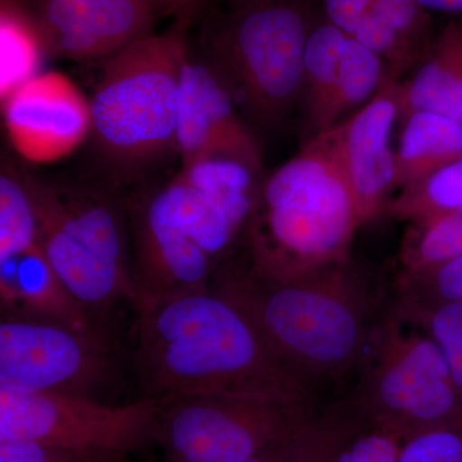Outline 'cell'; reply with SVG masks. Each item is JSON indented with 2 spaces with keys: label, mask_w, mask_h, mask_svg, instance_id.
Here are the masks:
<instances>
[{
  "label": "cell",
  "mask_w": 462,
  "mask_h": 462,
  "mask_svg": "<svg viewBox=\"0 0 462 462\" xmlns=\"http://www.w3.org/2000/svg\"><path fill=\"white\" fill-rule=\"evenodd\" d=\"M312 20L302 0H247L224 23L208 60L239 111L282 123L302 97Z\"/></svg>",
  "instance_id": "6"
},
{
  "label": "cell",
  "mask_w": 462,
  "mask_h": 462,
  "mask_svg": "<svg viewBox=\"0 0 462 462\" xmlns=\"http://www.w3.org/2000/svg\"><path fill=\"white\" fill-rule=\"evenodd\" d=\"M118 351L102 327L2 315L0 389L96 398L117 378Z\"/></svg>",
  "instance_id": "9"
},
{
  "label": "cell",
  "mask_w": 462,
  "mask_h": 462,
  "mask_svg": "<svg viewBox=\"0 0 462 462\" xmlns=\"http://www.w3.org/2000/svg\"><path fill=\"white\" fill-rule=\"evenodd\" d=\"M401 84L392 81L375 98L320 139L338 163L363 225L383 214L394 190V127L401 120ZM315 139V138H314Z\"/></svg>",
  "instance_id": "12"
},
{
  "label": "cell",
  "mask_w": 462,
  "mask_h": 462,
  "mask_svg": "<svg viewBox=\"0 0 462 462\" xmlns=\"http://www.w3.org/2000/svg\"><path fill=\"white\" fill-rule=\"evenodd\" d=\"M133 366L144 396H231L312 407L315 388L234 298L207 287L139 296Z\"/></svg>",
  "instance_id": "1"
},
{
  "label": "cell",
  "mask_w": 462,
  "mask_h": 462,
  "mask_svg": "<svg viewBox=\"0 0 462 462\" xmlns=\"http://www.w3.org/2000/svg\"><path fill=\"white\" fill-rule=\"evenodd\" d=\"M125 203L138 297L209 285L217 264L191 236L169 182Z\"/></svg>",
  "instance_id": "11"
},
{
  "label": "cell",
  "mask_w": 462,
  "mask_h": 462,
  "mask_svg": "<svg viewBox=\"0 0 462 462\" xmlns=\"http://www.w3.org/2000/svg\"><path fill=\"white\" fill-rule=\"evenodd\" d=\"M0 462H130L127 455L76 449L35 440H0Z\"/></svg>",
  "instance_id": "31"
},
{
  "label": "cell",
  "mask_w": 462,
  "mask_h": 462,
  "mask_svg": "<svg viewBox=\"0 0 462 462\" xmlns=\"http://www.w3.org/2000/svg\"><path fill=\"white\" fill-rule=\"evenodd\" d=\"M401 302L413 307L462 302V254L425 272L402 276Z\"/></svg>",
  "instance_id": "27"
},
{
  "label": "cell",
  "mask_w": 462,
  "mask_h": 462,
  "mask_svg": "<svg viewBox=\"0 0 462 462\" xmlns=\"http://www.w3.org/2000/svg\"><path fill=\"white\" fill-rule=\"evenodd\" d=\"M179 173L214 200L245 236L263 187V170L238 158L207 156L184 163Z\"/></svg>",
  "instance_id": "19"
},
{
  "label": "cell",
  "mask_w": 462,
  "mask_h": 462,
  "mask_svg": "<svg viewBox=\"0 0 462 462\" xmlns=\"http://www.w3.org/2000/svg\"><path fill=\"white\" fill-rule=\"evenodd\" d=\"M209 284L245 307L264 336L307 378L343 375L363 364L379 294L349 263L294 281L221 264Z\"/></svg>",
  "instance_id": "2"
},
{
  "label": "cell",
  "mask_w": 462,
  "mask_h": 462,
  "mask_svg": "<svg viewBox=\"0 0 462 462\" xmlns=\"http://www.w3.org/2000/svg\"><path fill=\"white\" fill-rule=\"evenodd\" d=\"M163 398L127 404L62 393L0 389V440L26 439L129 455L157 443Z\"/></svg>",
  "instance_id": "10"
},
{
  "label": "cell",
  "mask_w": 462,
  "mask_h": 462,
  "mask_svg": "<svg viewBox=\"0 0 462 462\" xmlns=\"http://www.w3.org/2000/svg\"><path fill=\"white\" fill-rule=\"evenodd\" d=\"M398 305L434 340L462 392V302L413 307L400 300Z\"/></svg>",
  "instance_id": "26"
},
{
  "label": "cell",
  "mask_w": 462,
  "mask_h": 462,
  "mask_svg": "<svg viewBox=\"0 0 462 462\" xmlns=\"http://www.w3.org/2000/svg\"><path fill=\"white\" fill-rule=\"evenodd\" d=\"M355 424L340 413L312 416L297 434L288 462H327Z\"/></svg>",
  "instance_id": "29"
},
{
  "label": "cell",
  "mask_w": 462,
  "mask_h": 462,
  "mask_svg": "<svg viewBox=\"0 0 462 462\" xmlns=\"http://www.w3.org/2000/svg\"><path fill=\"white\" fill-rule=\"evenodd\" d=\"M158 11L152 0H41L32 21L48 56L105 60L151 35Z\"/></svg>",
  "instance_id": "13"
},
{
  "label": "cell",
  "mask_w": 462,
  "mask_h": 462,
  "mask_svg": "<svg viewBox=\"0 0 462 462\" xmlns=\"http://www.w3.org/2000/svg\"><path fill=\"white\" fill-rule=\"evenodd\" d=\"M400 103V121L430 112L462 124V21H452L437 36L412 78L401 84Z\"/></svg>",
  "instance_id": "17"
},
{
  "label": "cell",
  "mask_w": 462,
  "mask_h": 462,
  "mask_svg": "<svg viewBox=\"0 0 462 462\" xmlns=\"http://www.w3.org/2000/svg\"><path fill=\"white\" fill-rule=\"evenodd\" d=\"M345 32L325 20L312 21L303 60L302 97L305 99L306 123L311 139L327 129L334 91L338 83L340 60L346 39Z\"/></svg>",
  "instance_id": "20"
},
{
  "label": "cell",
  "mask_w": 462,
  "mask_h": 462,
  "mask_svg": "<svg viewBox=\"0 0 462 462\" xmlns=\"http://www.w3.org/2000/svg\"><path fill=\"white\" fill-rule=\"evenodd\" d=\"M312 416V407L258 398H163L157 443L163 462H243L296 436Z\"/></svg>",
  "instance_id": "8"
},
{
  "label": "cell",
  "mask_w": 462,
  "mask_h": 462,
  "mask_svg": "<svg viewBox=\"0 0 462 462\" xmlns=\"http://www.w3.org/2000/svg\"><path fill=\"white\" fill-rule=\"evenodd\" d=\"M358 410L403 439L462 420V392L442 352L398 305L374 331L363 360Z\"/></svg>",
  "instance_id": "7"
},
{
  "label": "cell",
  "mask_w": 462,
  "mask_h": 462,
  "mask_svg": "<svg viewBox=\"0 0 462 462\" xmlns=\"http://www.w3.org/2000/svg\"><path fill=\"white\" fill-rule=\"evenodd\" d=\"M2 106L12 145L30 162L60 160L91 134L90 100L57 72L30 79L3 99Z\"/></svg>",
  "instance_id": "14"
},
{
  "label": "cell",
  "mask_w": 462,
  "mask_h": 462,
  "mask_svg": "<svg viewBox=\"0 0 462 462\" xmlns=\"http://www.w3.org/2000/svg\"><path fill=\"white\" fill-rule=\"evenodd\" d=\"M392 81H397V78L387 63L369 48L346 35L338 83L328 112L325 133L360 111Z\"/></svg>",
  "instance_id": "21"
},
{
  "label": "cell",
  "mask_w": 462,
  "mask_h": 462,
  "mask_svg": "<svg viewBox=\"0 0 462 462\" xmlns=\"http://www.w3.org/2000/svg\"><path fill=\"white\" fill-rule=\"evenodd\" d=\"M158 8L167 11H182L185 14H189L191 8L190 0H152Z\"/></svg>",
  "instance_id": "36"
},
{
  "label": "cell",
  "mask_w": 462,
  "mask_h": 462,
  "mask_svg": "<svg viewBox=\"0 0 462 462\" xmlns=\"http://www.w3.org/2000/svg\"><path fill=\"white\" fill-rule=\"evenodd\" d=\"M374 14L427 56L436 38L430 12L416 0H372Z\"/></svg>",
  "instance_id": "30"
},
{
  "label": "cell",
  "mask_w": 462,
  "mask_h": 462,
  "mask_svg": "<svg viewBox=\"0 0 462 462\" xmlns=\"http://www.w3.org/2000/svg\"><path fill=\"white\" fill-rule=\"evenodd\" d=\"M428 12H439L462 18V0H416Z\"/></svg>",
  "instance_id": "35"
},
{
  "label": "cell",
  "mask_w": 462,
  "mask_h": 462,
  "mask_svg": "<svg viewBox=\"0 0 462 462\" xmlns=\"http://www.w3.org/2000/svg\"><path fill=\"white\" fill-rule=\"evenodd\" d=\"M44 53L35 23L21 9L3 0L0 14V98L35 78Z\"/></svg>",
  "instance_id": "22"
},
{
  "label": "cell",
  "mask_w": 462,
  "mask_h": 462,
  "mask_svg": "<svg viewBox=\"0 0 462 462\" xmlns=\"http://www.w3.org/2000/svg\"><path fill=\"white\" fill-rule=\"evenodd\" d=\"M325 18L352 35L373 12L372 0H321Z\"/></svg>",
  "instance_id": "33"
},
{
  "label": "cell",
  "mask_w": 462,
  "mask_h": 462,
  "mask_svg": "<svg viewBox=\"0 0 462 462\" xmlns=\"http://www.w3.org/2000/svg\"><path fill=\"white\" fill-rule=\"evenodd\" d=\"M234 3H236V5H243V3L247 2V0H233Z\"/></svg>",
  "instance_id": "37"
},
{
  "label": "cell",
  "mask_w": 462,
  "mask_h": 462,
  "mask_svg": "<svg viewBox=\"0 0 462 462\" xmlns=\"http://www.w3.org/2000/svg\"><path fill=\"white\" fill-rule=\"evenodd\" d=\"M175 149L182 165L207 156H229L263 170V154L243 123L226 85L208 58L188 48L179 89Z\"/></svg>",
  "instance_id": "15"
},
{
  "label": "cell",
  "mask_w": 462,
  "mask_h": 462,
  "mask_svg": "<svg viewBox=\"0 0 462 462\" xmlns=\"http://www.w3.org/2000/svg\"><path fill=\"white\" fill-rule=\"evenodd\" d=\"M403 438L366 421L364 430L354 428L331 452L327 462H398Z\"/></svg>",
  "instance_id": "28"
},
{
  "label": "cell",
  "mask_w": 462,
  "mask_h": 462,
  "mask_svg": "<svg viewBox=\"0 0 462 462\" xmlns=\"http://www.w3.org/2000/svg\"><path fill=\"white\" fill-rule=\"evenodd\" d=\"M398 462H462V420L406 438Z\"/></svg>",
  "instance_id": "32"
},
{
  "label": "cell",
  "mask_w": 462,
  "mask_h": 462,
  "mask_svg": "<svg viewBox=\"0 0 462 462\" xmlns=\"http://www.w3.org/2000/svg\"><path fill=\"white\" fill-rule=\"evenodd\" d=\"M185 25L145 36L105 60L90 100L91 135L106 161L135 170L175 148Z\"/></svg>",
  "instance_id": "5"
},
{
  "label": "cell",
  "mask_w": 462,
  "mask_h": 462,
  "mask_svg": "<svg viewBox=\"0 0 462 462\" xmlns=\"http://www.w3.org/2000/svg\"><path fill=\"white\" fill-rule=\"evenodd\" d=\"M363 226L338 163L319 138L263 179L248 225V269L294 281L348 263Z\"/></svg>",
  "instance_id": "3"
},
{
  "label": "cell",
  "mask_w": 462,
  "mask_h": 462,
  "mask_svg": "<svg viewBox=\"0 0 462 462\" xmlns=\"http://www.w3.org/2000/svg\"><path fill=\"white\" fill-rule=\"evenodd\" d=\"M41 242L38 217L23 171L3 163L0 173V260Z\"/></svg>",
  "instance_id": "25"
},
{
  "label": "cell",
  "mask_w": 462,
  "mask_h": 462,
  "mask_svg": "<svg viewBox=\"0 0 462 462\" xmlns=\"http://www.w3.org/2000/svg\"><path fill=\"white\" fill-rule=\"evenodd\" d=\"M401 123L394 189L413 187L462 160V124L430 112H416Z\"/></svg>",
  "instance_id": "18"
},
{
  "label": "cell",
  "mask_w": 462,
  "mask_h": 462,
  "mask_svg": "<svg viewBox=\"0 0 462 462\" xmlns=\"http://www.w3.org/2000/svg\"><path fill=\"white\" fill-rule=\"evenodd\" d=\"M196 2H197V0H190L191 5H193L194 3H196Z\"/></svg>",
  "instance_id": "38"
},
{
  "label": "cell",
  "mask_w": 462,
  "mask_h": 462,
  "mask_svg": "<svg viewBox=\"0 0 462 462\" xmlns=\"http://www.w3.org/2000/svg\"><path fill=\"white\" fill-rule=\"evenodd\" d=\"M305 427V425H303ZM300 433V431H298ZM297 433V434H298ZM296 436L282 439L281 442L273 443V445L266 447L263 451L252 456L243 462H288L291 456V447H293Z\"/></svg>",
  "instance_id": "34"
},
{
  "label": "cell",
  "mask_w": 462,
  "mask_h": 462,
  "mask_svg": "<svg viewBox=\"0 0 462 462\" xmlns=\"http://www.w3.org/2000/svg\"><path fill=\"white\" fill-rule=\"evenodd\" d=\"M42 249L67 291L100 324L118 303H135L126 203L114 191L57 184L23 171Z\"/></svg>",
  "instance_id": "4"
},
{
  "label": "cell",
  "mask_w": 462,
  "mask_h": 462,
  "mask_svg": "<svg viewBox=\"0 0 462 462\" xmlns=\"http://www.w3.org/2000/svg\"><path fill=\"white\" fill-rule=\"evenodd\" d=\"M462 254V208L411 224L400 251L402 276L413 275Z\"/></svg>",
  "instance_id": "23"
},
{
  "label": "cell",
  "mask_w": 462,
  "mask_h": 462,
  "mask_svg": "<svg viewBox=\"0 0 462 462\" xmlns=\"http://www.w3.org/2000/svg\"><path fill=\"white\" fill-rule=\"evenodd\" d=\"M462 208V160L400 191L388 200L383 214L415 224Z\"/></svg>",
  "instance_id": "24"
},
{
  "label": "cell",
  "mask_w": 462,
  "mask_h": 462,
  "mask_svg": "<svg viewBox=\"0 0 462 462\" xmlns=\"http://www.w3.org/2000/svg\"><path fill=\"white\" fill-rule=\"evenodd\" d=\"M2 315L63 322L71 327H102L54 273L42 240L26 251L0 260Z\"/></svg>",
  "instance_id": "16"
}]
</instances>
